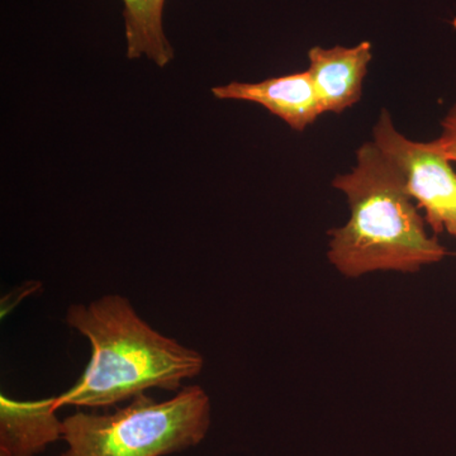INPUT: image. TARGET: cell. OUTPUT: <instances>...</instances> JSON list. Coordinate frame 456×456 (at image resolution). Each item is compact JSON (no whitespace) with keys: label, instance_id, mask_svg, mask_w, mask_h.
Returning a JSON list of instances; mask_svg holds the SVG:
<instances>
[{"label":"cell","instance_id":"1","mask_svg":"<svg viewBox=\"0 0 456 456\" xmlns=\"http://www.w3.org/2000/svg\"><path fill=\"white\" fill-rule=\"evenodd\" d=\"M65 321L88 338L92 358L79 382L57 395V408L110 407L152 388L178 391L204 367L198 351L156 331L121 294L70 305Z\"/></svg>","mask_w":456,"mask_h":456},{"label":"cell","instance_id":"2","mask_svg":"<svg viewBox=\"0 0 456 456\" xmlns=\"http://www.w3.org/2000/svg\"><path fill=\"white\" fill-rule=\"evenodd\" d=\"M332 185L349 203L350 218L330 231L327 257L340 274L360 278L375 272L415 274L452 253L436 236L399 175L373 141L356 151V165Z\"/></svg>","mask_w":456,"mask_h":456},{"label":"cell","instance_id":"3","mask_svg":"<svg viewBox=\"0 0 456 456\" xmlns=\"http://www.w3.org/2000/svg\"><path fill=\"white\" fill-rule=\"evenodd\" d=\"M211 428V399L200 386L164 402L145 393L113 413L77 412L62 421L60 456H164L197 446Z\"/></svg>","mask_w":456,"mask_h":456},{"label":"cell","instance_id":"4","mask_svg":"<svg viewBox=\"0 0 456 456\" xmlns=\"http://www.w3.org/2000/svg\"><path fill=\"white\" fill-rule=\"evenodd\" d=\"M373 142L403 179L408 194L425 211L434 232L456 240V173L434 141L416 142L395 128L382 110L373 128Z\"/></svg>","mask_w":456,"mask_h":456},{"label":"cell","instance_id":"5","mask_svg":"<svg viewBox=\"0 0 456 456\" xmlns=\"http://www.w3.org/2000/svg\"><path fill=\"white\" fill-rule=\"evenodd\" d=\"M373 59V45L362 41L356 46L331 49L312 47L308 51L311 75L323 113H342L358 103L368 66Z\"/></svg>","mask_w":456,"mask_h":456},{"label":"cell","instance_id":"6","mask_svg":"<svg viewBox=\"0 0 456 456\" xmlns=\"http://www.w3.org/2000/svg\"><path fill=\"white\" fill-rule=\"evenodd\" d=\"M212 93L218 99L260 104L298 132L305 131L323 114L308 71L270 77L259 83L232 82L213 88Z\"/></svg>","mask_w":456,"mask_h":456},{"label":"cell","instance_id":"7","mask_svg":"<svg viewBox=\"0 0 456 456\" xmlns=\"http://www.w3.org/2000/svg\"><path fill=\"white\" fill-rule=\"evenodd\" d=\"M56 397L14 401L0 395V454L36 456L62 440Z\"/></svg>","mask_w":456,"mask_h":456},{"label":"cell","instance_id":"8","mask_svg":"<svg viewBox=\"0 0 456 456\" xmlns=\"http://www.w3.org/2000/svg\"><path fill=\"white\" fill-rule=\"evenodd\" d=\"M123 3L128 57L139 59L145 55L159 66L169 64L174 53L163 29L165 0H123Z\"/></svg>","mask_w":456,"mask_h":456},{"label":"cell","instance_id":"9","mask_svg":"<svg viewBox=\"0 0 456 456\" xmlns=\"http://www.w3.org/2000/svg\"><path fill=\"white\" fill-rule=\"evenodd\" d=\"M432 141L450 161L456 163V104L441 121L440 136Z\"/></svg>","mask_w":456,"mask_h":456},{"label":"cell","instance_id":"10","mask_svg":"<svg viewBox=\"0 0 456 456\" xmlns=\"http://www.w3.org/2000/svg\"><path fill=\"white\" fill-rule=\"evenodd\" d=\"M0 456H7V455H4V454H0Z\"/></svg>","mask_w":456,"mask_h":456}]
</instances>
